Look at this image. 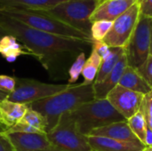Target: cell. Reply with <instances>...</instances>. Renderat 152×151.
Masks as SVG:
<instances>
[{"label": "cell", "mask_w": 152, "mask_h": 151, "mask_svg": "<svg viewBox=\"0 0 152 151\" xmlns=\"http://www.w3.org/2000/svg\"><path fill=\"white\" fill-rule=\"evenodd\" d=\"M111 21L106 20H98L92 23L91 27V37L94 41H102L110 31L111 26Z\"/></svg>", "instance_id": "cb8c5ba5"}, {"label": "cell", "mask_w": 152, "mask_h": 151, "mask_svg": "<svg viewBox=\"0 0 152 151\" xmlns=\"http://www.w3.org/2000/svg\"><path fill=\"white\" fill-rule=\"evenodd\" d=\"M144 96V94L128 90L118 85L109 93L106 99L127 120L140 110Z\"/></svg>", "instance_id": "30bf717a"}, {"label": "cell", "mask_w": 152, "mask_h": 151, "mask_svg": "<svg viewBox=\"0 0 152 151\" xmlns=\"http://www.w3.org/2000/svg\"><path fill=\"white\" fill-rule=\"evenodd\" d=\"M88 136H101L106 137L110 139H113L116 141L131 142L134 144H142L138 138L134 134L132 130L130 129L127 121H121L113 123L101 128L95 129ZM145 146V145H144Z\"/></svg>", "instance_id": "4fadbf2b"}, {"label": "cell", "mask_w": 152, "mask_h": 151, "mask_svg": "<svg viewBox=\"0 0 152 151\" xmlns=\"http://www.w3.org/2000/svg\"><path fill=\"white\" fill-rule=\"evenodd\" d=\"M94 99L93 84L81 83L75 85H69L67 89L50 97L32 102L28 106L46 118L47 133L56 126L62 115Z\"/></svg>", "instance_id": "7a4b0ae2"}, {"label": "cell", "mask_w": 152, "mask_h": 151, "mask_svg": "<svg viewBox=\"0 0 152 151\" xmlns=\"http://www.w3.org/2000/svg\"><path fill=\"white\" fill-rule=\"evenodd\" d=\"M139 0H107L102 2L93 12L90 20L93 22L106 20L113 22L120 15L126 12Z\"/></svg>", "instance_id": "7c38bea8"}, {"label": "cell", "mask_w": 152, "mask_h": 151, "mask_svg": "<svg viewBox=\"0 0 152 151\" xmlns=\"http://www.w3.org/2000/svg\"><path fill=\"white\" fill-rule=\"evenodd\" d=\"M142 151H152V147H146Z\"/></svg>", "instance_id": "e575fe53"}, {"label": "cell", "mask_w": 152, "mask_h": 151, "mask_svg": "<svg viewBox=\"0 0 152 151\" xmlns=\"http://www.w3.org/2000/svg\"><path fill=\"white\" fill-rule=\"evenodd\" d=\"M127 124L134 133V134L138 138V140L147 147V133L148 127L144 118V116L141 110H139L133 117L128 118Z\"/></svg>", "instance_id": "7402d4cb"}, {"label": "cell", "mask_w": 152, "mask_h": 151, "mask_svg": "<svg viewBox=\"0 0 152 151\" xmlns=\"http://www.w3.org/2000/svg\"><path fill=\"white\" fill-rule=\"evenodd\" d=\"M0 26L32 53L53 80L69 79L68 71L71 64L93 44L34 29L1 12Z\"/></svg>", "instance_id": "6da1fadb"}, {"label": "cell", "mask_w": 152, "mask_h": 151, "mask_svg": "<svg viewBox=\"0 0 152 151\" xmlns=\"http://www.w3.org/2000/svg\"><path fill=\"white\" fill-rule=\"evenodd\" d=\"M140 110L144 116L148 129L152 133V91L144 96Z\"/></svg>", "instance_id": "484cf974"}, {"label": "cell", "mask_w": 152, "mask_h": 151, "mask_svg": "<svg viewBox=\"0 0 152 151\" xmlns=\"http://www.w3.org/2000/svg\"><path fill=\"white\" fill-rule=\"evenodd\" d=\"M0 12L39 31L61 36L93 42L91 36L65 24L64 22L40 10H30L23 8H4L1 9Z\"/></svg>", "instance_id": "277c9868"}, {"label": "cell", "mask_w": 152, "mask_h": 151, "mask_svg": "<svg viewBox=\"0 0 152 151\" xmlns=\"http://www.w3.org/2000/svg\"><path fill=\"white\" fill-rule=\"evenodd\" d=\"M2 134L9 141L13 151H58L49 142L45 133H5Z\"/></svg>", "instance_id": "8fae6325"}, {"label": "cell", "mask_w": 152, "mask_h": 151, "mask_svg": "<svg viewBox=\"0 0 152 151\" xmlns=\"http://www.w3.org/2000/svg\"><path fill=\"white\" fill-rule=\"evenodd\" d=\"M102 58L100 57V55L94 50L92 49L91 54L89 56V58L86 61L84 69L82 70V76L84 77V84L86 85H90V84H94L97 73L99 71L100 66L102 64Z\"/></svg>", "instance_id": "44dd1931"}, {"label": "cell", "mask_w": 152, "mask_h": 151, "mask_svg": "<svg viewBox=\"0 0 152 151\" xmlns=\"http://www.w3.org/2000/svg\"><path fill=\"white\" fill-rule=\"evenodd\" d=\"M92 49H94L102 58V60H104L110 53V47L107 45L103 41H94L93 40L92 44Z\"/></svg>", "instance_id": "f1b7e54d"}, {"label": "cell", "mask_w": 152, "mask_h": 151, "mask_svg": "<svg viewBox=\"0 0 152 151\" xmlns=\"http://www.w3.org/2000/svg\"><path fill=\"white\" fill-rule=\"evenodd\" d=\"M0 53L9 62H13L20 55H32V53L18 42V39L12 36L6 35L0 39Z\"/></svg>", "instance_id": "ac0fdd59"}, {"label": "cell", "mask_w": 152, "mask_h": 151, "mask_svg": "<svg viewBox=\"0 0 152 151\" xmlns=\"http://www.w3.org/2000/svg\"><path fill=\"white\" fill-rule=\"evenodd\" d=\"M100 1V4L102 3V2H104V1H107V0H99Z\"/></svg>", "instance_id": "d590c367"}, {"label": "cell", "mask_w": 152, "mask_h": 151, "mask_svg": "<svg viewBox=\"0 0 152 151\" xmlns=\"http://www.w3.org/2000/svg\"><path fill=\"white\" fill-rule=\"evenodd\" d=\"M68 0H0V10L4 8H23L45 11Z\"/></svg>", "instance_id": "d6986e66"}, {"label": "cell", "mask_w": 152, "mask_h": 151, "mask_svg": "<svg viewBox=\"0 0 152 151\" xmlns=\"http://www.w3.org/2000/svg\"><path fill=\"white\" fill-rule=\"evenodd\" d=\"M99 4V0H68L43 12L91 36L90 18Z\"/></svg>", "instance_id": "5b68a950"}, {"label": "cell", "mask_w": 152, "mask_h": 151, "mask_svg": "<svg viewBox=\"0 0 152 151\" xmlns=\"http://www.w3.org/2000/svg\"><path fill=\"white\" fill-rule=\"evenodd\" d=\"M7 96H8V93H4V92H2L0 91V102L3 101L4 100L7 99Z\"/></svg>", "instance_id": "1f68e13d"}, {"label": "cell", "mask_w": 152, "mask_h": 151, "mask_svg": "<svg viewBox=\"0 0 152 151\" xmlns=\"http://www.w3.org/2000/svg\"><path fill=\"white\" fill-rule=\"evenodd\" d=\"M88 142L94 151H142L146 146L116 141L101 136H87Z\"/></svg>", "instance_id": "9a60e30c"}, {"label": "cell", "mask_w": 152, "mask_h": 151, "mask_svg": "<svg viewBox=\"0 0 152 151\" xmlns=\"http://www.w3.org/2000/svg\"><path fill=\"white\" fill-rule=\"evenodd\" d=\"M50 143L58 151H94L87 136L81 134L68 114L62 115L56 126L46 133Z\"/></svg>", "instance_id": "8992f818"}, {"label": "cell", "mask_w": 152, "mask_h": 151, "mask_svg": "<svg viewBox=\"0 0 152 151\" xmlns=\"http://www.w3.org/2000/svg\"><path fill=\"white\" fill-rule=\"evenodd\" d=\"M28 105L8 101L0 102V124L8 129L18 124L24 117Z\"/></svg>", "instance_id": "2e32d148"}, {"label": "cell", "mask_w": 152, "mask_h": 151, "mask_svg": "<svg viewBox=\"0 0 152 151\" xmlns=\"http://www.w3.org/2000/svg\"><path fill=\"white\" fill-rule=\"evenodd\" d=\"M139 17L140 8L139 4L136 3L113 21L102 41L110 47L125 48L136 27Z\"/></svg>", "instance_id": "9c48e42d"}, {"label": "cell", "mask_w": 152, "mask_h": 151, "mask_svg": "<svg viewBox=\"0 0 152 151\" xmlns=\"http://www.w3.org/2000/svg\"><path fill=\"white\" fill-rule=\"evenodd\" d=\"M137 72L146 81V83L152 89V55L150 54L147 60L136 69Z\"/></svg>", "instance_id": "4316f807"}, {"label": "cell", "mask_w": 152, "mask_h": 151, "mask_svg": "<svg viewBox=\"0 0 152 151\" xmlns=\"http://www.w3.org/2000/svg\"><path fill=\"white\" fill-rule=\"evenodd\" d=\"M67 114L74 123L77 130L85 136H88L95 129L126 120L112 107L106 98L94 99L80 105L70 112H67Z\"/></svg>", "instance_id": "3957f363"}, {"label": "cell", "mask_w": 152, "mask_h": 151, "mask_svg": "<svg viewBox=\"0 0 152 151\" xmlns=\"http://www.w3.org/2000/svg\"><path fill=\"white\" fill-rule=\"evenodd\" d=\"M151 19L140 14L136 27L125 47L128 66L139 68L151 54Z\"/></svg>", "instance_id": "ba28073f"}, {"label": "cell", "mask_w": 152, "mask_h": 151, "mask_svg": "<svg viewBox=\"0 0 152 151\" xmlns=\"http://www.w3.org/2000/svg\"><path fill=\"white\" fill-rule=\"evenodd\" d=\"M16 78V86L12 93L8 94L7 100L21 104L32 102L50 97L69 86L68 85L46 84L30 78Z\"/></svg>", "instance_id": "52a82bcc"}, {"label": "cell", "mask_w": 152, "mask_h": 151, "mask_svg": "<svg viewBox=\"0 0 152 151\" xmlns=\"http://www.w3.org/2000/svg\"><path fill=\"white\" fill-rule=\"evenodd\" d=\"M86 53H81L77 59L74 61V62L71 64V66L69 69L68 75H69V84L71 85L78 79L79 76L82 74V70L84 69L85 63H86Z\"/></svg>", "instance_id": "d4e9b609"}, {"label": "cell", "mask_w": 152, "mask_h": 151, "mask_svg": "<svg viewBox=\"0 0 152 151\" xmlns=\"http://www.w3.org/2000/svg\"><path fill=\"white\" fill-rule=\"evenodd\" d=\"M151 54L152 55V19L151 23Z\"/></svg>", "instance_id": "836d02e7"}, {"label": "cell", "mask_w": 152, "mask_h": 151, "mask_svg": "<svg viewBox=\"0 0 152 151\" xmlns=\"http://www.w3.org/2000/svg\"><path fill=\"white\" fill-rule=\"evenodd\" d=\"M118 85L144 95L152 91L151 86L137 72L136 69L128 65L126 66L122 74Z\"/></svg>", "instance_id": "e0dca14e"}, {"label": "cell", "mask_w": 152, "mask_h": 151, "mask_svg": "<svg viewBox=\"0 0 152 151\" xmlns=\"http://www.w3.org/2000/svg\"><path fill=\"white\" fill-rule=\"evenodd\" d=\"M125 53V48L121 47H110V53L104 60H102L97 73L96 78L94 83L102 82L114 69L120 57Z\"/></svg>", "instance_id": "ffe728a7"}, {"label": "cell", "mask_w": 152, "mask_h": 151, "mask_svg": "<svg viewBox=\"0 0 152 151\" xmlns=\"http://www.w3.org/2000/svg\"><path fill=\"white\" fill-rule=\"evenodd\" d=\"M0 151H13L12 145L9 141L5 138L4 135L2 134L0 131Z\"/></svg>", "instance_id": "4dcf8cb0"}, {"label": "cell", "mask_w": 152, "mask_h": 151, "mask_svg": "<svg viewBox=\"0 0 152 151\" xmlns=\"http://www.w3.org/2000/svg\"><path fill=\"white\" fill-rule=\"evenodd\" d=\"M127 65V58L125 51V53L120 57L112 71L102 82L93 84L95 99H105L107 97L109 93L118 85L122 74Z\"/></svg>", "instance_id": "5bb4252c"}, {"label": "cell", "mask_w": 152, "mask_h": 151, "mask_svg": "<svg viewBox=\"0 0 152 151\" xmlns=\"http://www.w3.org/2000/svg\"><path fill=\"white\" fill-rule=\"evenodd\" d=\"M24 124H27L33 128L38 130L42 133H46V128H47V121L46 118L40 114L39 112L32 109L31 108H28L24 117L20 121Z\"/></svg>", "instance_id": "603a6c76"}, {"label": "cell", "mask_w": 152, "mask_h": 151, "mask_svg": "<svg viewBox=\"0 0 152 151\" xmlns=\"http://www.w3.org/2000/svg\"><path fill=\"white\" fill-rule=\"evenodd\" d=\"M16 86V78L13 77L0 75V91L8 94L12 93Z\"/></svg>", "instance_id": "83f0119b"}, {"label": "cell", "mask_w": 152, "mask_h": 151, "mask_svg": "<svg viewBox=\"0 0 152 151\" xmlns=\"http://www.w3.org/2000/svg\"><path fill=\"white\" fill-rule=\"evenodd\" d=\"M140 14L152 19V0H139Z\"/></svg>", "instance_id": "f546056e"}, {"label": "cell", "mask_w": 152, "mask_h": 151, "mask_svg": "<svg viewBox=\"0 0 152 151\" xmlns=\"http://www.w3.org/2000/svg\"><path fill=\"white\" fill-rule=\"evenodd\" d=\"M6 35H9L7 32H6V30H4L1 26H0V39L3 37V36H6Z\"/></svg>", "instance_id": "d6a6232c"}]
</instances>
